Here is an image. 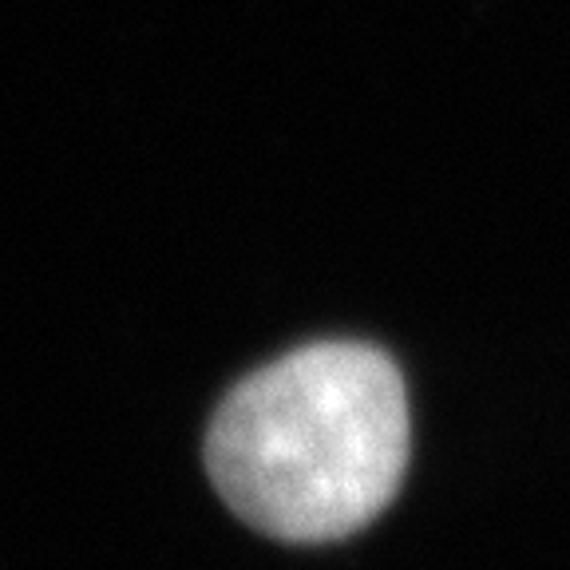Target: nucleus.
I'll return each instance as SVG.
<instances>
[{"label": "nucleus", "instance_id": "nucleus-1", "mask_svg": "<svg viewBox=\"0 0 570 570\" xmlns=\"http://www.w3.org/2000/svg\"><path fill=\"white\" fill-rule=\"evenodd\" d=\"M206 468L249 527L330 543L373 523L409 468L404 376L373 345H305L214 412Z\"/></svg>", "mask_w": 570, "mask_h": 570}]
</instances>
